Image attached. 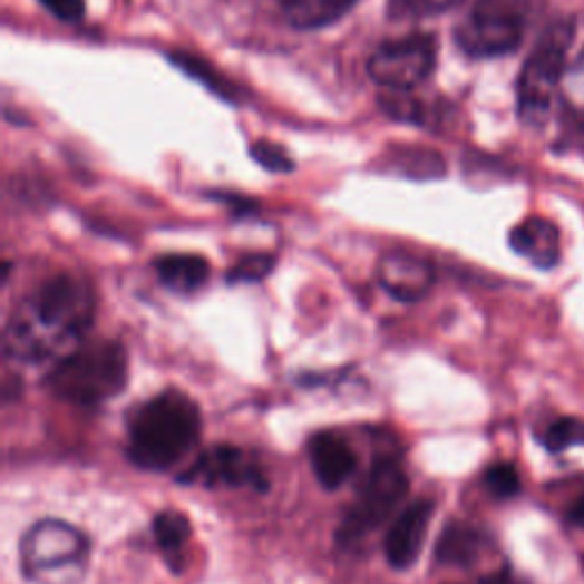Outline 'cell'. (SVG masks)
<instances>
[{
    "mask_svg": "<svg viewBox=\"0 0 584 584\" xmlns=\"http://www.w3.org/2000/svg\"><path fill=\"white\" fill-rule=\"evenodd\" d=\"M94 315L96 292L91 283L71 272H60L17 304L6 324L3 352L26 363L62 359L80 345Z\"/></svg>",
    "mask_w": 584,
    "mask_h": 584,
    "instance_id": "6da1fadb",
    "label": "cell"
},
{
    "mask_svg": "<svg viewBox=\"0 0 584 584\" xmlns=\"http://www.w3.org/2000/svg\"><path fill=\"white\" fill-rule=\"evenodd\" d=\"M202 438V411L187 393L163 391L128 420V457L152 473L178 466Z\"/></svg>",
    "mask_w": 584,
    "mask_h": 584,
    "instance_id": "7a4b0ae2",
    "label": "cell"
},
{
    "mask_svg": "<svg viewBox=\"0 0 584 584\" xmlns=\"http://www.w3.org/2000/svg\"><path fill=\"white\" fill-rule=\"evenodd\" d=\"M128 383V354L119 340L96 338L58 359L46 388L76 407H99L115 400Z\"/></svg>",
    "mask_w": 584,
    "mask_h": 584,
    "instance_id": "3957f363",
    "label": "cell"
},
{
    "mask_svg": "<svg viewBox=\"0 0 584 584\" xmlns=\"http://www.w3.org/2000/svg\"><path fill=\"white\" fill-rule=\"evenodd\" d=\"M87 534L60 518L35 523L21 539V571L32 584H80L89 568Z\"/></svg>",
    "mask_w": 584,
    "mask_h": 584,
    "instance_id": "277c9868",
    "label": "cell"
},
{
    "mask_svg": "<svg viewBox=\"0 0 584 584\" xmlns=\"http://www.w3.org/2000/svg\"><path fill=\"white\" fill-rule=\"evenodd\" d=\"M573 35L571 19L551 23L525 60L518 78V110L527 124H542L562 91Z\"/></svg>",
    "mask_w": 584,
    "mask_h": 584,
    "instance_id": "5b68a950",
    "label": "cell"
},
{
    "mask_svg": "<svg viewBox=\"0 0 584 584\" xmlns=\"http://www.w3.org/2000/svg\"><path fill=\"white\" fill-rule=\"evenodd\" d=\"M409 494V477L396 457H379L366 473L361 489L338 527V544H354L391 518Z\"/></svg>",
    "mask_w": 584,
    "mask_h": 584,
    "instance_id": "8992f818",
    "label": "cell"
},
{
    "mask_svg": "<svg viewBox=\"0 0 584 584\" xmlns=\"http://www.w3.org/2000/svg\"><path fill=\"white\" fill-rule=\"evenodd\" d=\"M525 26L527 0H475L455 28V39L473 58H498L516 51Z\"/></svg>",
    "mask_w": 584,
    "mask_h": 584,
    "instance_id": "52a82bcc",
    "label": "cell"
},
{
    "mask_svg": "<svg viewBox=\"0 0 584 584\" xmlns=\"http://www.w3.org/2000/svg\"><path fill=\"white\" fill-rule=\"evenodd\" d=\"M436 39L413 32L381 43L368 60L370 78L388 91H407L429 78L436 67Z\"/></svg>",
    "mask_w": 584,
    "mask_h": 584,
    "instance_id": "ba28073f",
    "label": "cell"
},
{
    "mask_svg": "<svg viewBox=\"0 0 584 584\" xmlns=\"http://www.w3.org/2000/svg\"><path fill=\"white\" fill-rule=\"evenodd\" d=\"M183 484L228 486V489L267 491V477L259 459L235 446H213L178 477Z\"/></svg>",
    "mask_w": 584,
    "mask_h": 584,
    "instance_id": "9c48e42d",
    "label": "cell"
},
{
    "mask_svg": "<svg viewBox=\"0 0 584 584\" xmlns=\"http://www.w3.org/2000/svg\"><path fill=\"white\" fill-rule=\"evenodd\" d=\"M431 516H434L431 500H418L409 505L402 514H398L393 525L388 527L386 544H383L388 564L398 571H405L416 564L427 537Z\"/></svg>",
    "mask_w": 584,
    "mask_h": 584,
    "instance_id": "30bf717a",
    "label": "cell"
},
{
    "mask_svg": "<svg viewBox=\"0 0 584 584\" xmlns=\"http://www.w3.org/2000/svg\"><path fill=\"white\" fill-rule=\"evenodd\" d=\"M309 457L315 479L327 491H338L348 484L359 466L354 448L338 431H318L309 444Z\"/></svg>",
    "mask_w": 584,
    "mask_h": 584,
    "instance_id": "8fae6325",
    "label": "cell"
},
{
    "mask_svg": "<svg viewBox=\"0 0 584 584\" xmlns=\"http://www.w3.org/2000/svg\"><path fill=\"white\" fill-rule=\"evenodd\" d=\"M379 283L393 300L411 304L420 302L429 292L434 283V270L420 256L391 252L379 263Z\"/></svg>",
    "mask_w": 584,
    "mask_h": 584,
    "instance_id": "7c38bea8",
    "label": "cell"
},
{
    "mask_svg": "<svg viewBox=\"0 0 584 584\" xmlns=\"http://www.w3.org/2000/svg\"><path fill=\"white\" fill-rule=\"evenodd\" d=\"M509 245L537 267H553L559 261V231L544 217H527L509 233Z\"/></svg>",
    "mask_w": 584,
    "mask_h": 584,
    "instance_id": "4fadbf2b",
    "label": "cell"
},
{
    "mask_svg": "<svg viewBox=\"0 0 584 584\" xmlns=\"http://www.w3.org/2000/svg\"><path fill=\"white\" fill-rule=\"evenodd\" d=\"M156 272L165 288L178 292V295H192L206 285L211 265L197 254H167L156 261Z\"/></svg>",
    "mask_w": 584,
    "mask_h": 584,
    "instance_id": "5bb4252c",
    "label": "cell"
},
{
    "mask_svg": "<svg viewBox=\"0 0 584 584\" xmlns=\"http://www.w3.org/2000/svg\"><path fill=\"white\" fill-rule=\"evenodd\" d=\"M359 0H281L283 19L298 30H318L343 19Z\"/></svg>",
    "mask_w": 584,
    "mask_h": 584,
    "instance_id": "9a60e30c",
    "label": "cell"
},
{
    "mask_svg": "<svg viewBox=\"0 0 584 584\" xmlns=\"http://www.w3.org/2000/svg\"><path fill=\"white\" fill-rule=\"evenodd\" d=\"M486 546L484 532L466 525L452 523L444 529L441 539L436 544V562L444 566H473Z\"/></svg>",
    "mask_w": 584,
    "mask_h": 584,
    "instance_id": "2e32d148",
    "label": "cell"
},
{
    "mask_svg": "<svg viewBox=\"0 0 584 584\" xmlns=\"http://www.w3.org/2000/svg\"><path fill=\"white\" fill-rule=\"evenodd\" d=\"M154 534L160 551L165 553L169 566L174 571H181L183 553L192 539V525L185 514L176 509H165L154 520Z\"/></svg>",
    "mask_w": 584,
    "mask_h": 584,
    "instance_id": "e0dca14e",
    "label": "cell"
},
{
    "mask_svg": "<svg viewBox=\"0 0 584 584\" xmlns=\"http://www.w3.org/2000/svg\"><path fill=\"white\" fill-rule=\"evenodd\" d=\"M461 0H388V17L400 19H425L444 14L457 8Z\"/></svg>",
    "mask_w": 584,
    "mask_h": 584,
    "instance_id": "ac0fdd59",
    "label": "cell"
},
{
    "mask_svg": "<svg viewBox=\"0 0 584 584\" xmlns=\"http://www.w3.org/2000/svg\"><path fill=\"white\" fill-rule=\"evenodd\" d=\"M542 441L551 452H564L573 446H582L584 444V422L571 416L559 418L546 429Z\"/></svg>",
    "mask_w": 584,
    "mask_h": 584,
    "instance_id": "d6986e66",
    "label": "cell"
},
{
    "mask_svg": "<svg viewBox=\"0 0 584 584\" xmlns=\"http://www.w3.org/2000/svg\"><path fill=\"white\" fill-rule=\"evenodd\" d=\"M562 91L568 110H573L577 117H584V48L577 53L575 62L568 65Z\"/></svg>",
    "mask_w": 584,
    "mask_h": 584,
    "instance_id": "ffe728a7",
    "label": "cell"
},
{
    "mask_svg": "<svg viewBox=\"0 0 584 584\" xmlns=\"http://www.w3.org/2000/svg\"><path fill=\"white\" fill-rule=\"evenodd\" d=\"M484 484L496 498L507 500L520 491V477L512 464H494L484 475Z\"/></svg>",
    "mask_w": 584,
    "mask_h": 584,
    "instance_id": "44dd1931",
    "label": "cell"
},
{
    "mask_svg": "<svg viewBox=\"0 0 584 584\" xmlns=\"http://www.w3.org/2000/svg\"><path fill=\"white\" fill-rule=\"evenodd\" d=\"M274 267V259L270 254H250L242 256L228 272L231 283H256L265 279Z\"/></svg>",
    "mask_w": 584,
    "mask_h": 584,
    "instance_id": "7402d4cb",
    "label": "cell"
},
{
    "mask_svg": "<svg viewBox=\"0 0 584 584\" xmlns=\"http://www.w3.org/2000/svg\"><path fill=\"white\" fill-rule=\"evenodd\" d=\"M252 156H254V160H259L270 172H290L292 169V160L288 158V154L281 149L279 144L256 142L254 149H252Z\"/></svg>",
    "mask_w": 584,
    "mask_h": 584,
    "instance_id": "603a6c76",
    "label": "cell"
},
{
    "mask_svg": "<svg viewBox=\"0 0 584 584\" xmlns=\"http://www.w3.org/2000/svg\"><path fill=\"white\" fill-rule=\"evenodd\" d=\"M39 3L56 19L67 23H76L85 17V0H39Z\"/></svg>",
    "mask_w": 584,
    "mask_h": 584,
    "instance_id": "cb8c5ba5",
    "label": "cell"
},
{
    "mask_svg": "<svg viewBox=\"0 0 584 584\" xmlns=\"http://www.w3.org/2000/svg\"><path fill=\"white\" fill-rule=\"evenodd\" d=\"M479 584H527V582L520 580L512 568H500V571H494L486 577H481Z\"/></svg>",
    "mask_w": 584,
    "mask_h": 584,
    "instance_id": "d4e9b609",
    "label": "cell"
},
{
    "mask_svg": "<svg viewBox=\"0 0 584 584\" xmlns=\"http://www.w3.org/2000/svg\"><path fill=\"white\" fill-rule=\"evenodd\" d=\"M566 520L571 525H584V494L573 500V505L566 512Z\"/></svg>",
    "mask_w": 584,
    "mask_h": 584,
    "instance_id": "484cf974",
    "label": "cell"
}]
</instances>
